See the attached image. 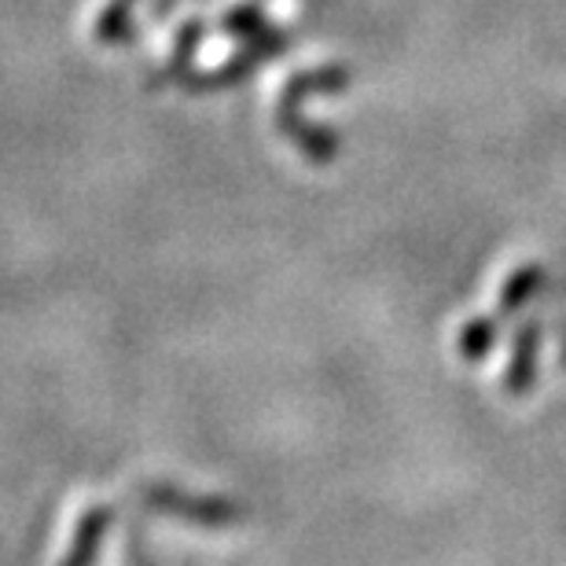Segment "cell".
I'll list each match as a JSON object with an SVG mask.
<instances>
[]
</instances>
